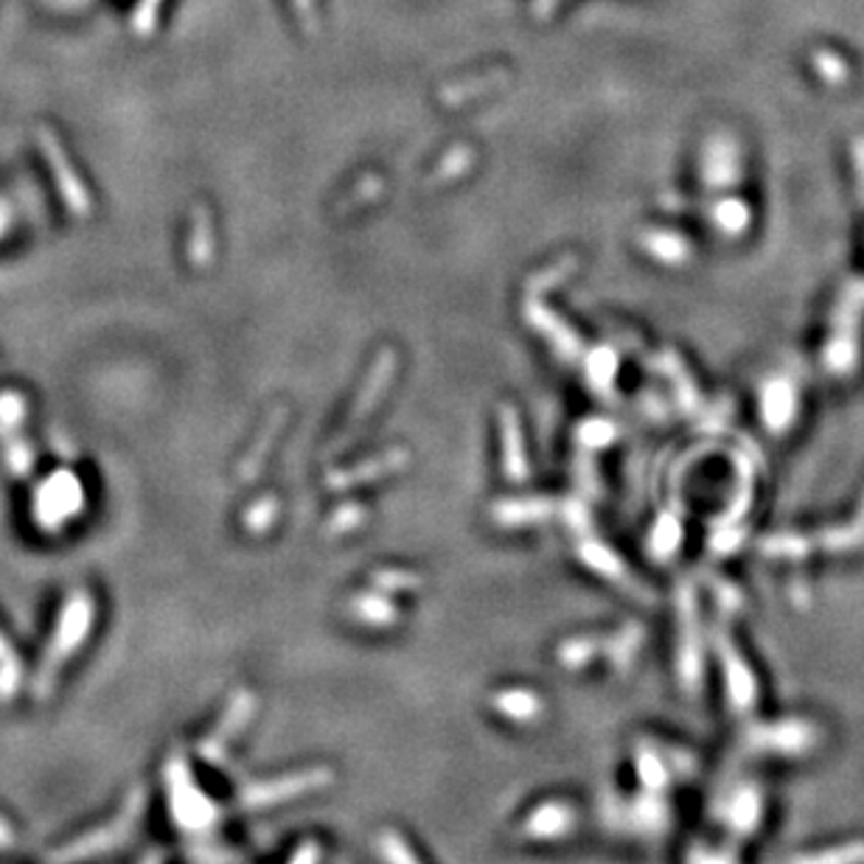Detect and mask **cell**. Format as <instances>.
<instances>
[{
    "mask_svg": "<svg viewBox=\"0 0 864 864\" xmlns=\"http://www.w3.org/2000/svg\"><path fill=\"white\" fill-rule=\"evenodd\" d=\"M96 620V604L87 592H71L67 601L62 604L60 618L53 626V634L46 645L40 665L32 677V693L37 699H48L60 682V674L65 668V663L74 657L82 649V643L87 640L90 629Z\"/></svg>",
    "mask_w": 864,
    "mask_h": 864,
    "instance_id": "1",
    "label": "cell"
},
{
    "mask_svg": "<svg viewBox=\"0 0 864 864\" xmlns=\"http://www.w3.org/2000/svg\"><path fill=\"white\" fill-rule=\"evenodd\" d=\"M144 805H147V798L144 791H133L127 798V803L121 805V812L115 814L110 823H104L101 828H94L87 831L85 837L71 839V842L53 848V851L46 853L42 862L46 864H85L94 862V859L104 856V853L115 851L121 844L127 842L133 837V831L138 828L140 817H144Z\"/></svg>",
    "mask_w": 864,
    "mask_h": 864,
    "instance_id": "2",
    "label": "cell"
},
{
    "mask_svg": "<svg viewBox=\"0 0 864 864\" xmlns=\"http://www.w3.org/2000/svg\"><path fill=\"white\" fill-rule=\"evenodd\" d=\"M163 775H166L169 786V809H172V819L177 823L180 831L192 834V837H206L213 825L220 823L222 812L194 780L186 755L174 752L166 761Z\"/></svg>",
    "mask_w": 864,
    "mask_h": 864,
    "instance_id": "3",
    "label": "cell"
},
{
    "mask_svg": "<svg viewBox=\"0 0 864 864\" xmlns=\"http://www.w3.org/2000/svg\"><path fill=\"white\" fill-rule=\"evenodd\" d=\"M332 780H334V772L329 769V766H312V769L293 772V775H281V778L261 780V783L247 786V789L242 791V805H245V809H267V805L304 798L309 791L326 789Z\"/></svg>",
    "mask_w": 864,
    "mask_h": 864,
    "instance_id": "4",
    "label": "cell"
},
{
    "mask_svg": "<svg viewBox=\"0 0 864 864\" xmlns=\"http://www.w3.org/2000/svg\"><path fill=\"white\" fill-rule=\"evenodd\" d=\"M819 727L805 718H783L775 725H755L746 732L750 750L778 752V755H803L819 744Z\"/></svg>",
    "mask_w": 864,
    "mask_h": 864,
    "instance_id": "5",
    "label": "cell"
},
{
    "mask_svg": "<svg viewBox=\"0 0 864 864\" xmlns=\"http://www.w3.org/2000/svg\"><path fill=\"white\" fill-rule=\"evenodd\" d=\"M82 508V485L79 480L74 478L71 472H60L53 474L46 485L37 494V519H40L42 528H51L57 531L60 526H65L67 517H74L76 511Z\"/></svg>",
    "mask_w": 864,
    "mask_h": 864,
    "instance_id": "6",
    "label": "cell"
},
{
    "mask_svg": "<svg viewBox=\"0 0 864 864\" xmlns=\"http://www.w3.org/2000/svg\"><path fill=\"white\" fill-rule=\"evenodd\" d=\"M256 707H259V702H256V693H250V691L236 693V696L227 702L225 713L220 716V725L213 727L211 736L202 738V744H200L202 758L213 761V764H220V761L225 758V752H227V746H231L233 738L239 736V732L250 725V718H254Z\"/></svg>",
    "mask_w": 864,
    "mask_h": 864,
    "instance_id": "7",
    "label": "cell"
},
{
    "mask_svg": "<svg viewBox=\"0 0 864 864\" xmlns=\"http://www.w3.org/2000/svg\"><path fill=\"white\" fill-rule=\"evenodd\" d=\"M713 643H716L718 659H721V668H725L730 705L736 707L738 713H750L752 707H755V702H758V686H755V677H752L750 665L744 663V657L738 654V649L730 643L727 634L716 632Z\"/></svg>",
    "mask_w": 864,
    "mask_h": 864,
    "instance_id": "8",
    "label": "cell"
},
{
    "mask_svg": "<svg viewBox=\"0 0 864 864\" xmlns=\"http://www.w3.org/2000/svg\"><path fill=\"white\" fill-rule=\"evenodd\" d=\"M579 823V814L565 800H547V803L536 805L528 819L522 823V837L528 839H561L570 837V831Z\"/></svg>",
    "mask_w": 864,
    "mask_h": 864,
    "instance_id": "9",
    "label": "cell"
},
{
    "mask_svg": "<svg viewBox=\"0 0 864 864\" xmlns=\"http://www.w3.org/2000/svg\"><path fill=\"white\" fill-rule=\"evenodd\" d=\"M40 140H42V152H46V158H48V166H51V172L57 174V186H60L67 208H71L74 213H82V217H85V213L90 211V197H87L85 186L79 183V177H76L74 169L67 166V158H65V152H62L60 140L48 133H42Z\"/></svg>",
    "mask_w": 864,
    "mask_h": 864,
    "instance_id": "10",
    "label": "cell"
},
{
    "mask_svg": "<svg viewBox=\"0 0 864 864\" xmlns=\"http://www.w3.org/2000/svg\"><path fill=\"white\" fill-rule=\"evenodd\" d=\"M679 679L688 691H696L702 682V652H699V632L696 618H693V598L686 590L682 595V640H679Z\"/></svg>",
    "mask_w": 864,
    "mask_h": 864,
    "instance_id": "11",
    "label": "cell"
},
{
    "mask_svg": "<svg viewBox=\"0 0 864 864\" xmlns=\"http://www.w3.org/2000/svg\"><path fill=\"white\" fill-rule=\"evenodd\" d=\"M761 814H764V798L755 786H741V789L727 800L725 825L732 837H752V831L758 828Z\"/></svg>",
    "mask_w": 864,
    "mask_h": 864,
    "instance_id": "12",
    "label": "cell"
},
{
    "mask_svg": "<svg viewBox=\"0 0 864 864\" xmlns=\"http://www.w3.org/2000/svg\"><path fill=\"white\" fill-rule=\"evenodd\" d=\"M492 707L499 716L511 718L514 725H533L545 713V702L531 688H506V691H497L492 696Z\"/></svg>",
    "mask_w": 864,
    "mask_h": 864,
    "instance_id": "13",
    "label": "cell"
},
{
    "mask_svg": "<svg viewBox=\"0 0 864 864\" xmlns=\"http://www.w3.org/2000/svg\"><path fill=\"white\" fill-rule=\"evenodd\" d=\"M348 612L359 624L368 626H391L399 620V612L385 595L380 592H362V595H354L351 604H348Z\"/></svg>",
    "mask_w": 864,
    "mask_h": 864,
    "instance_id": "14",
    "label": "cell"
},
{
    "mask_svg": "<svg viewBox=\"0 0 864 864\" xmlns=\"http://www.w3.org/2000/svg\"><path fill=\"white\" fill-rule=\"evenodd\" d=\"M764 419L775 430H783L794 419V391L789 382H772L764 391Z\"/></svg>",
    "mask_w": 864,
    "mask_h": 864,
    "instance_id": "15",
    "label": "cell"
},
{
    "mask_svg": "<svg viewBox=\"0 0 864 864\" xmlns=\"http://www.w3.org/2000/svg\"><path fill=\"white\" fill-rule=\"evenodd\" d=\"M391 373H393V351H387L382 354V359L377 362V368H373L371 373V382H368L362 396L357 399V407H354V416H351V427L357 424V421H362V416H368V412L373 410V402L382 396L385 385L391 382Z\"/></svg>",
    "mask_w": 864,
    "mask_h": 864,
    "instance_id": "16",
    "label": "cell"
},
{
    "mask_svg": "<svg viewBox=\"0 0 864 864\" xmlns=\"http://www.w3.org/2000/svg\"><path fill=\"white\" fill-rule=\"evenodd\" d=\"M638 778L640 783H643L645 791H654V794H659V791L668 786V780H671V769H668V764H665L663 758L657 755V750H649V746H640L638 752Z\"/></svg>",
    "mask_w": 864,
    "mask_h": 864,
    "instance_id": "17",
    "label": "cell"
},
{
    "mask_svg": "<svg viewBox=\"0 0 864 864\" xmlns=\"http://www.w3.org/2000/svg\"><path fill=\"white\" fill-rule=\"evenodd\" d=\"M606 640L601 638H572L559 645V663L567 668H584L587 663L604 654Z\"/></svg>",
    "mask_w": 864,
    "mask_h": 864,
    "instance_id": "18",
    "label": "cell"
},
{
    "mask_svg": "<svg viewBox=\"0 0 864 864\" xmlns=\"http://www.w3.org/2000/svg\"><path fill=\"white\" fill-rule=\"evenodd\" d=\"M632 819L638 828H643V831L649 834H659L668 825V819H671V814H668V805L663 803V800L654 794V791H649V798L638 800L634 803V812H632Z\"/></svg>",
    "mask_w": 864,
    "mask_h": 864,
    "instance_id": "19",
    "label": "cell"
},
{
    "mask_svg": "<svg viewBox=\"0 0 864 864\" xmlns=\"http://www.w3.org/2000/svg\"><path fill=\"white\" fill-rule=\"evenodd\" d=\"M643 245L649 247V254L657 256L659 261H668V264L688 259V242L677 233H645Z\"/></svg>",
    "mask_w": 864,
    "mask_h": 864,
    "instance_id": "20",
    "label": "cell"
},
{
    "mask_svg": "<svg viewBox=\"0 0 864 864\" xmlns=\"http://www.w3.org/2000/svg\"><path fill=\"white\" fill-rule=\"evenodd\" d=\"M506 472L511 480H526L528 478V464H526V449L519 441V427L514 410H506Z\"/></svg>",
    "mask_w": 864,
    "mask_h": 864,
    "instance_id": "21",
    "label": "cell"
},
{
    "mask_svg": "<svg viewBox=\"0 0 864 864\" xmlns=\"http://www.w3.org/2000/svg\"><path fill=\"white\" fill-rule=\"evenodd\" d=\"M791 864H864V842H844L819 853H803Z\"/></svg>",
    "mask_w": 864,
    "mask_h": 864,
    "instance_id": "22",
    "label": "cell"
},
{
    "mask_svg": "<svg viewBox=\"0 0 864 864\" xmlns=\"http://www.w3.org/2000/svg\"><path fill=\"white\" fill-rule=\"evenodd\" d=\"M281 424H284V410H279V416H273V419H270V424H267L264 432H261L259 444H256L254 449H250V458H247L245 464H242V480L256 478V472H259L261 464L267 460V453H270V446H273V441L279 439Z\"/></svg>",
    "mask_w": 864,
    "mask_h": 864,
    "instance_id": "23",
    "label": "cell"
},
{
    "mask_svg": "<svg viewBox=\"0 0 864 864\" xmlns=\"http://www.w3.org/2000/svg\"><path fill=\"white\" fill-rule=\"evenodd\" d=\"M405 464V455L402 453H396V455H387V458H382V460H373V464H362V466H357V469H351V472H337V478H329V485H332V489H343V485H357V483H362V480H371L373 474L371 472H377V474H385V472H391V469H396V466H402Z\"/></svg>",
    "mask_w": 864,
    "mask_h": 864,
    "instance_id": "24",
    "label": "cell"
},
{
    "mask_svg": "<svg viewBox=\"0 0 864 864\" xmlns=\"http://www.w3.org/2000/svg\"><path fill=\"white\" fill-rule=\"evenodd\" d=\"M581 559L587 561V567H592V570L601 572V576H606V579H615V581L626 579L624 565H620L618 556L606 551V547L595 545V542H587V545H581Z\"/></svg>",
    "mask_w": 864,
    "mask_h": 864,
    "instance_id": "25",
    "label": "cell"
},
{
    "mask_svg": "<svg viewBox=\"0 0 864 864\" xmlns=\"http://www.w3.org/2000/svg\"><path fill=\"white\" fill-rule=\"evenodd\" d=\"M814 539L809 536H789V533H780V536H769L761 542V551L769 553V556H778V559H800L805 553L814 551Z\"/></svg>",
    "mask_w": 864,
    "mask_h": 864,
    "instance_id": "26",
    "label": "cell"
},
{
    "mask_svg": "<svg viewBox=\"0 0 864 864\" xmlns=\"http://www.w3.org/2000/svg\"><path fill=\"white\" fill-rule=\"evenodd\" d=\"M640 640H643V629H640V626H626L618 638L606 640V649H604L606 657L618 665V668H626V665L632 663L634 654H638Z\"/></svg>",
    "mask_w": 864,
    "mask_h": 864,
    "instance_id": "27",
    "label": "cell"
},
{
    "mask_svg": "<svg viewBox=\"0 0 864 864\" xmlns=\"http://www.w3.org/2000/svg\"><path fill=\"white\" fill-rule=\"evenodd\" d=\"M373 587L380 592H405V590H419L421 579L416 572L407 570H380L373 572Z\"/></svg>",
    "mask_w": 864,
    "mask_h": 864,
    "instance_id": "28",
    "label": "cell"
},
{
    "mask_svg": "<svg viewBox=\"0 0 864 864\" xmlns=\"http://www.w3.org/2000/svg\"><path fill=\"white\" fill-rule=\"evenodd\" d=\"M713 217H716L718 227L727 233H741L744 231L746 222H750V211H746V206H741V202H736V200L718 202L716 211H713Z\"/></svg>",
    "mask_w": 864,
    "mask_h": 864,
    "instance_id": "29",
    "label": "cell"
},
{
    "mask_svg": "<svg viewBox=\"0 0 864 864\" xmlns=\"http://www.w3.org/2000/svg\"><path fill=\"white\" fill-rule=\"evenodd\" d=\"M380 851L387 864H421L419 859H416V853L407 848V842L396 831H382Z\"/></svg>",
    "mask_w": 864,
    "mask_h": 864,
    "instance_id": "30",
    "label": "cell"
},
{
    "mask_svg": "<svg viewBox=\"0 0 864 864\" xmlns=\"http://www.w3.org/2000/svg\"><path fill=\"white\" fill-rule=\"evenodd\" d=\"M679 526L677 519L674 517H665L663 522H659V528L654 531V542H652V551L659 553V556H671L674 551H677L679 545Z\"/></svg>",
    "mask_w": 864,
    "mask_h": 864,
    "instance_id": "31",
    "label": "cell"
},
{
    "mask_svg": "<svg viewBox=\"0 0 864 864\" xmlns=\"http://www.w3.org/2000/svg\"><path fill=\"white\" fill-rule=\"evenodd\" d=\"M275 514H279V506H275L273 499H261V503H256V506L250 508V511H247L245 526L250 528V531L261 533V531H267V528L273 526Z\"/></svg>",
    "mask_w": 864,
    "mask_h": 864,
    "instance_id": "32",
    "label": "cell"
},
{
    "mask_svg": "<svg viewBox=\"0 0 864 864\" xmlns=\"http://www.w3.org/2000/svg\"><path fill=\"white\" fill-rule=\"evenodd\" d=\"M688 864H738V856L730 848H707V844H702V848H693Z\"/></svg>",
    "mask_w": 864,
    "mask_h": 864,
    "instance_id": "33",
    "label": "cell"
},
{
    "mask_svg": "<svg viewBox=\"0 0 864 864\" xmlns=\"http://www.w3.org/2000/svg\"><path fill=\"white\" fill-rule=\"evenodd\" d=\"M542 514H547V506H542V503H531V506H503V508H497V517H503L506 522H531L528 517L539 519Z\"/></svg>",
    "mask_w": 864,
    "mask_h": 864,
    "instance_id": "34",
    "label": "cell"
},
{
    "mask_svg": "<svg viewBox=\"0 0 864 864\" xmlns=\"http://www.w3.org/2000/svg\"><path fill=\"white\" fill-rule=\"evenodd\" d=\"M206 236H211V220L206 222V213H197V227H194V242H192V254H194V261L197 264H202V261L211 256V250H206Z\"/></svg>",
    "mask_w": 864,
    "mask_h": 864,
    "instance_id": "35",
    "label": "cell"
},
{
    "mask_svg": "<svg viewBox=\"0 0 864 864\" xmlns=\"http://www.w3.org/2000/svg\"><path fill=\"white\" fill-rule=\"evenodd\" d=\"M612 430H615V427L604 424V421H592L590 427H584V432H581V439H584L590 446H598V444H606V441H609L612 435H615Z\"/></svg>",
    "mask_w": 864,
    "mask_h": 864,
    "instance_id": "36",
    "label": "cell"
},
{
    "mask_svg": "<svg viewBox=\"0 0 864 864\" xmlns=\"http://www.w3.org/2000/svg\"><path fill=\"white\" fill-rule=\"evenodd\" d=\"M853 169H856L859 194H862L864 200V138L853 140Z\"/></svg>",
    "mask_w": 864,
    "mask_h": 864,
    "instance_id": "37",
    "label": "cell"
},
{
    "mask_svg": "<svg viewBox=\"0 0 864 864\" xmlns=\"http://www.w3.org/2000/svg\"><path fill=\"white\" fill-rule=\"evenodd\" d=\"M289 864H318V844H314V842L300 844V851L295 853L293 862H289Z\"/></svg>",
    "mask_w": 864,
    "mask_h": 864,
    "instance_id": "38",
    "label": "cell"
},
{
    "mask_svg": "<svg viewBox=\"0 0 864 864\" xmlns=\"http://www.w3.org/2000/svg\"><path fill=\"white\" fill-rule=\"evenodd\" d=\"M14 844V828L9 819L0 817V851H7V848H12Z\"/></svg>",
    "mask_w": 864,
    "mask_h": 864,
    "instance_id": "39",
    "label": "cell"
},
{
    "mask_svg": "<svg viewBox=\"0 0 864 864\" xmlns=\"http://www.w3.org/2000/svg\"><path fill=\"white\" fill-rule=\"evenodd\" d=\"M17 654H14V649L9 645V640L0 634V663H9V659H14Z\"/></svg>",
    "mask_w": 864,
    "mask_h": 864,
    "instance_id": "40",
    "label": "cell"
},
{
    "mask_svg": "<svg viewBox=\"0 0 864 864\" xmlns=\"http://www.w3.org/2000/svg\"><path fill=\"white\" fill-rule=\"evenodd\" d=\"M144 864H160V856H158V853H152V856H149Z\"/></svg>",
    "mask_w": 864,
    "mask_h": 864,
    "instance_id": "41",
    "label": "cell"
},
{
    "mask_svg": "<svg viewBox=\"0 0 864 864\" xmlns=\"http://www.w3.org/2000/svg\"><path fill=\"white\" fill-rule=\"evenodd\" d=\"M0 231H3V213H0Z\"/></svg>",
    "mask_w": 864,
    "mask_h": 864,
    "instance_id": "42",
    "label": "cell"
}]
</instances>
